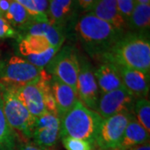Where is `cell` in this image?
<instances>
[{
  "label": "cell",
  "mask_w": 150,
  "mask_h": 150,
  "mask_svg": "<svg viewBox=\"0 0 150 150\" xmlns=\"http://www.w3.org/2000/svg\"><path fill=\"white\" fill-rule=\"evenodd\" d=\"M116 2L119 13L128 24L131 14L136 5L135 0H116Z\"/></svg>",
  "instance_id": "obj_27"
},
{
  "label": "cell",
  "mask_w": 150,
  "mask_h": 150,
  "mask_svg": "<svg viewBox=\"0 0 150 150\" xmlns=\"http://www.w3.org/2000/svg\"><path fill=\"white\" fill-rule=\"evenodd\" d=\"M94 76L101 93L124 87L117 67L110 63H103L94 71Z\"/></svg>",
  "instance_id": "obj_17"
},
{
  "label": "cell",
  "mask_w": 150,
  "mask_h": 150,
  "mask_svg": "<svg viewBox=\"0 0 150 150\" xmlns=\"http://www.w3.org/2000/svg\"><path fill=\"white\" fill-rule=\"evenodd\" d=\"M59 49L58 48L51 47L48 48V50L44 51L41 54L28 55V56L23 57V59L38 68L44 69L51 62V60L54 59V57L59 52Z\"/></svg>",
  "instance_id": "obj_25"
},
{
  "label": "cell",
  "mask_w": 150,
  "mask_h": 150,
  "mask_svg": "<svg viewBox=\"0 0 150 150\" xmlns=\"http://www.w3.org/2000/svg\"><path fill=\"white\" fill-rule=\"evenodd\" d=\"M60 137V118L46 112L36 118L32 139L35 145L50 149L57 144Z\"/></svg>",
  "instance_id": "obj_11"
},
{
  "label": "cell",
  "mask_w": 150,
  "mask_h": 150,
  "mask_svg": "<svg viewBox=\"0 0 150 150\" xmlns=\"http://www.w3.org/2000/svg\"><path fill=\"white\" fill-rule=\"evenodd\" d=\"M44 69L21 57L12 56L0 64V83L13 88L34 84L41 79Z\"/></svg>",
  "instance_id": "obj_5"
},
{
  "label": "cell",
  "mask_w": 150,
  "mask_h": 150,
  "mask_svg": "<svg viewBox=\"0 0 150 150\" xmlns=\"http://www.w3.org/2000/svg\"><path fill=\"white\" fill-rule=\"evenodd\" d=\"M50 87L56 103L58 116L61 118L68 112L78 100L77 93L70 86L52 76Z\"/></svg>",
  "instance_id": "obj_15"
},
{
  "label": "cell",
  "mask_w": 150,
  "mask_h": 150,
  "mask_svg": "<svg viewBox=\"0 0 150 150\" xmlns=\"http://www.w3.org/2000/svg\"><path fill=\"white\" fill-rule=\"evenodd\" d=\"M18 34V38L23 35L43 36L48 40L53 48L58 49L61 48L66 38L62 31L51 25L48 22H32Z\"/></svg>",
  "instance_id": "obj_16"
},
{
  "label": "cell",
  "mask_w": 150,
  "mask_h": 150,
  "mask_svg": "<svg viewBox=\"0 0 150 150\" xmlns=\"http://www.w3.org/2000/svg\"><path fill=\"white\" fill-rule=\"evenodd\" d=\"M13 0H0V16L4 17Z\"/></svg>",
  "instance_id": "obj_30"
},
{
  "label": "cell",
  "mask_w": 150,
  "mask_h": 150,
  "mask_svg": "<svg viewBox=\"0 0 150 150\" xmlns=\"http://www.w3.org/2000/svg\"><path fill=\"white\" fill-rule=\"evenodd\" d=\"M103 63L141 71L150 72L149 35L124 33L101 59Z\"/></svg>",
  "instance_id": "obj_2"
},
{
  "label": "cell",
  "mask_w": 150,
  "mask_h": 150,
  "mask_svg": "<svg viewBox=\"0 0 150 150\" xmlns=\"http://www.w3.org/2000/svg\"><path fill=\"white\" fill-rule=\"evenodd\" d=\"M122 33L128 32V24L118 10L116 0H98L89 12Z\"/></svg>",
  "instance_id": "obj_14"
},
{
  "label": "cell",
  "mask_w": 150,
  "mask_h": 150,
  "mask_svg": "<svg viewBox=\"0 0 150 150\" xmlns=\"http://www.w3.org/2000/svg\"><path fill=\"white\" fill-rule=\"evenodd\" d=\"M135 118L144 127L145 130L150 132V103L146 98L136 99L134 107Z\"/></svg>",
  "instance_id": "obj_24"
},
{
  "label": "cell",
  "mask_w": 150,
  "mask_h": 150,
  "mask_svg": "<svg viewBox=\"0 0 150 150\" xmlns=\"http://www.w3.org/2000/svg\"><path fill=\"white\" fill-rule=\"evenodd\" d=\"M17 134L6 119L0 97V150H17Z\"/></svg>",
  "instance_id": "obj_22"
},
{
  "label": "cell",
  "mask_w": 150,
  "mask_h": 150,
  "mask_svg": "<svg viewBox=\"0 0 150 150\" xmlns=\"http://www.w3.org/2000/svg\"><path fill=\"white\" fill-rule=\"evenodd\" d=\"M18 33L11 26L4 17L0 16V39L8 38H18Z\"/></svg>",
  "instance_id": "obj_28"
},
{
  "label": "cell",
  "mask_w": 150,
  "mask_h": 150,
  "mask_svg": "<svg viewBox=\"0 0 150 150\" xmlns=\"http://www.w3.org/2000/svg\"><path fill=\"white\" fill-rule=\"evenodd\" d=\"M102 117L84 106L78 99L68 112L60 118V137H71L94 144Z\"/></svg>",
  "instance_id": "obj_3"
},
{
  "label": "cell",
  "mask_w": 150,
  "mask_h": 150,
  "mask_svg": "<svg viewBox=\"0 0 150 150\" xmlns=\"http://www.w3.org/2000/svg\"><path fill=\"white\" fill-rule=\"evenodd\" d=\"M116 67L121 76L124 88L136 99L148 96L149 91V74L119 66Z\"/></svg>",
  "instance_id": "obj_12"
},
{
  "label": "cell",
  "mask_w": 150,
  "mask_h": 150,
  "mask_svg": "<svg viewBox=\"0 0 150 150\" xmlns=\"http://www.w3.org/2000/svg\"><path fill=\"white\" fill-rule=\"evenodd\" d=\"M46 71L76 91L79 71V56L70 45L62 46L47 66ZM77 93V92H76Z\"/></svg>",
  "instance_id": "obj_6"
},
{
  "label": "cell",
  "mask_w": 150,
  "mask_h": 150,
  "mask_svg": "<svg viewBox=\"0 0 150 150\" xmlns=\"http://www.w3.org/2000/svg\"><path fill=\"white\" fill-rule=\"evenodd\" d=\"M19 150H51L50 149H44L40 148L37 145L33 144H24L20 147Z\"/></svg>",
  "instance_id": "obj_31"
},
{
  "label": "cell",
  "mask_w": 150,
  "mask_h": 150,
  "mask_svg": "<svg viewBox=\"0 0 150 150\" xmlns=\"http://www.w3.org/2000/svg\"><path fill=\"white\" fill-rule=\"evenodd\" d=\"M52 46L43 36L23 35L18 38V51L23 57L41 54Z\"/></svg>",
  "instance_id": "obj_20"
},
{
  "label": "cell",
  "mask_w": 150,
  "mask_h": 150,
  "mask_svg": "<svg viewBox=\"0 0 150 150\" xmlns=\"http://www.w3.org/2000/svg\"><path fill=\"white\" fill-rule=\"evenodd\" d=\"M148 141H149V133L136 120L134 115L124 130L118 150H129Z\"/></svg>",
  "instance_id": "obj_18"
},
{
  "label": "cell",
  "mask_w": 150,
  "mask_h": 150,
  "mask_svg": "<svg viewBox=\"0 0 150 150\" xmlns=\"http://www.w3.org/2000/svg\"><path fill=\"white\" fill-rule=\"evenodd\" d=\"M31 15L35 22H48V10L50 0H15Z\"/></svg>",
  "instance_id": "obj_23"
},
{
  "label": "cell",
  "mask_w": 150,
  "mask_h": 150,
  "mask_svg": "<svg viewBox=\"0 0 150 150\" xmlns=\"http://www.w3.org/2000/svg\"><path fill=\"white\" fill-rule=\"evenodd\" d=\"M136 4H149L150 0H135Z\"/></svg>",
  "instance_id": "obj_33"
},
{
  "label": "cell",
  "mask_w": 150,
  "mask_h": 150,
  "mask_svg": "<svg viewBox=\"0 0 150 150\" xmlns=\"http://www.w3.org/2000/svg\"><path fill=\"white\" fill-rule=\"evenodd\" d=\"M62 142L67 150H92L93 145L85 140L71 137L62 138Z\"/></svg>",
  "instance_id": "obj_26"
},
{
  "label": "cell",
  "mask_w": 150,
  "mask_h": 150,
  "mask_svg": "<svg viewBox=\"0 0 150 150\" xmlns=\"http://www.w3.org/2000/svg\"><path fill=\"white\" fill-rule=\"evenodd\" d=\"M13 90L18 100L33 117L38 118L47 112L43 93L35 83L13 88Z\"/></svg>",
  "instance_id": "obj_13"
},
{
  "label": "cell",
  "mask_w": 150,
  "mask_h": 150,
  "mask_svg": "<svg viewBox=\"0 0 150 150\" xmlns=\"http://www.w3.org/2000/svg\"><path fill=\"white\" fill-rule=\"evenodd\" d=\"M72 33L86 53L98 60H101L124 33L91 13L79 15Z\"/></svg>",
  "instance_id": "obj_1"
},
{
  "label": "cell",
  "mask_w": 150,
  "mask_h": 150,
  "mask_svg": "<svg viewBox=\"0 0 150 150\" xmlns=\"http://www.w3.org/2000/svg\"><path fill=\"white\" fill-rule=\"evenodd\" d=\"M76 92L78 99L84 106L95 111L100 96L99 88L94 76L93 66L84 58L80 59V57Z\"/></svg>",
  "instance_id": "obj_10"
},
{
  "label": "cell",
  "mask_w": 150,
  "mask_h": 150,
  "mask_svg": "<svg viewBox=\"0 0 150 150\" xmlns=\"http://www.w3.org/2000/svg\"><path fill=\"white\" fill-rule=\"evenodd\" d=\"M150 4H136L128 23V31L149 35Z\"/></svg>",
  "instance_id": "obj_19"
},
{
  "label": "cell",
  "mask_w": 150,
  "mask_h": 150,
  "mask_svg": "<svg viewBox=\"0 0 150 150\" xmlns=\"http://www.w3.org/2000/svg\"><path fill=\"white\" fill-rule=\"evenodd\" d=\"M135 101L136 98L123 87L113 91L101 93L95 112L102 118H107L123 112L134 113Z\"/></svg>",
  "instance_id": "obj_9"
},
{
  "label": "cell",
  "mask_w": 150,
  "mask_h": 150,
  "mask_svg": "<svg viewBox=\"0 0 150 150\" xmlns=\"http://www.w3.org/2000/svg\"><path fill=\"white\" fill-rule=\"evenodd\" d=\"M79 8L76 0H50L48 10V23L67 36L73 32Z\"/></svg>",
  "instance_id": "obj_8"
},
{
  "label": "cell",
  "mask_w": 150,
  "mask_h": 150,
  "mask_svg": "<svg viewBox=\"0 0 150 150\" xmlns=\"http://www.w3.org/2000/svg\"><path fill=\"white\" fill-rule=\"evenodd\" d=\"M0 97L4 116L13 130L26 139H32L36 118L18 100L13 88L0 83Z\"/></svg>",
  "instance_id": "obj_4"
},
{
  "label": "cell",
  "mask_w": 150,
  "mask_h": 150,
  "mask_svg": "<svg viewBox=\"0 0 150 150\" xmlns=\"http://www.w3.org/2000/svg\"><path fill=\"white\" fill-rule=\"evenodd\" d=\"M4 18L8 22L12 27L16 29L18 33L29 23L34 21L28 12L15 0L12 2L8 10L7 11Z\"/></svg>",
  "instance_id": "obj_21"
},
{
  "label": "cell",
  "mask_w": 150,
  "mask_h": 150,
  "mask_svg": "<svg viewBox=\"0 0 150 150\" xmlns=\"http://www.w3.org/2000/svg\"><path fill=\"white\" fill-rule=\"evenodd\" d=\"M133 116L134 113L123 112L103 118L94 144L102 150H118L124 130Z\"/></svg>",
  "instance_id": "obj_7"
},
{
  "label": "cell",
  "mask_w": 150,
  "mask_h": 150,
  "mask_svg": "<svg viewBox=\"0 0 150 150\" xmlns=\"http://www.w3.org/2000/svg\"><path fill=\"white\" fill-rule=\"evenodd\" d=\"M129 150H150L149 141H148L146 143H144L142 144L134 146L133 148L129 149Z\"/></svg>",
  "instance_id": "obj_32"
},
{
  "label": "cell",
  "mask_w": 150,
  "mask_h": 150,
  "mask_svg": "<svg viewBox=\"0 0 150 150\" xmlns=\"http://www.w3.org/2000/svg\"><path fill=\"white\" fill-rule=\"evenodd\" d=\"M79 11L82 13H89L98 0H76Z\"/></svg>",
  "instance_id": "obj_29"
}]
</instances>
